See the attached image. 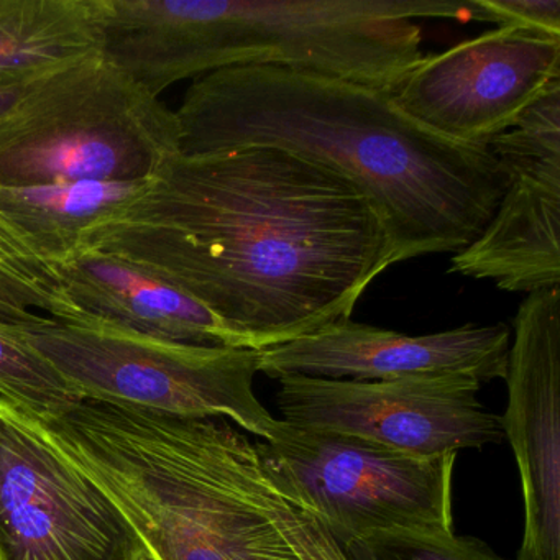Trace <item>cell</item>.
Instances as JSON below:
<instances>
[{"label":"cell","mask_w":560,"mask_h":560,"mask_svg":"<svg viewBox=\"0 0 560 560\" xmlns=\"http://www.w3.org/2000/svg\"><path fill=\"white\" fill-rule=\"evenodd\" d=\"M88 248L185 291L254 350L350 319L395 265L382 215L346 176L271 147L178 153Z\"/></svg>","instance_id":"1"},{"label":"cell","mask_w":560,"mask_h":560,"mask_svg":"<svg viewBox=\"0 0 560 560\" xmlns=\"http://www.w3.org/2000/svg\"><path fill=\"white\" fill-rule=\"evenodd\" d=\"M175 116L183 155L271 147L346 176L382 215L395 264L464 250L506 188L488 145L444 139L392 94L336 78L225 68L196 78Z\"/></svg>","instance_id":"2"},{"label":"cell","mask_w":560,"mask_h":560,"mask_svg":"<svg viewBox=\"0 0 560 560\" xmlns=\"http://www.w3.org/2000/svg\"><path fill=\"white\" fill-rule=\"evenodd\" d=\"M35 421L113 501L150 560H347L228 419L81 399Z\"/></svg>","instance_id":"3"},{"label":"cell","mask_w":560,"mask_h":560,"mask_svg":"<svg viewBox=\"0 0 560 560\" xmlns=\"http://www.w3.org/2000/svg\"><path fill=\"white\" fill-rule=\"evenodd\" d=\"M100 55L152 96L234 67H281L392 94L422 60L415 19L480 22L454 0H91Z\"/></svg>","instance_id":"4"},{"label":"cell","mask_w":560,"mask_h":560,"mask_svg":"<svg viewBox=\"0 0 560 560\" xmlns=\"http://www.w3.org/2000/svg\"><path fill=\"white\" fill-rule=\"evenodd\" d=\"M178 153L175 110L101 55L34 81L0 117V188L145 182Z\"/></svg>","instance_id":"5"},{"label":"cell","mask_w":560,"mask_h":560,"mask_svg":"<svg viewBox=\"0 0 560 560\" xmlns=\"http://www.w3.org/2000/svg\"><path fill=\"white\" fill-rule=\"evenodd\" d=\"M12 330L83 399L228 419L264 442L280 431L281 419L254 393L260 350L170 342L51 317Z\"/></svg>","instance_id":"6"},{"label":"cell","mask_w":560,"mask_h":560,"mask_svg":"<svg viewBox=\"0 0 560 560\" xmlns=\"http://www.w3.org/2000/svg\"><path fill=\"white\" fill-rule=\"evenodd\" d=\"M258 448L339 544L455 533L452 483L457 454H402L284 421L271 441L258 442Z\"/></svg>","instance_id":"7"},{"label":"cell","mask_w":560,"mask_h":560,"mask_svg":"<svg viewBox=\"0 0 560 560\" xmlns=\"http://www.w3.org/2000/svg\"><path fill=\"white\" fill-rule=\"evenodd\" d=\"M142 544L104 491L35 418L0 396V560H139Z\"/></svg>","instance_id":"8"},{"label":"cell","mask_w":560,"mask_h":560,"mask_svg":"<svg viewBox=\"0 0 560 560\" xmlns=\"http://www.w3.org/2000/svg\"><path fill=\"white\" fill-rule=\"evenodd\" d=\"M277 402L288 424L349 435L402 454H458L503 441L501 418L478 399L470 375L385 382L281 376Z\"/></svg>","instance_id":"9"},{"label":"cell","mask_w":560,"mask_h":560,"mask_svg":"<svg viewBox=\"0 0 560 560\" xmlns=\"http://www.w3.org/2000/svg\"><path fill=\"white\" fill-rule=\"evenodd\" d=\"M506 173L490 224L452 257L451 273L534 293L560 283V80L488 142Z\"/></svg>","instance_id":"10"},{"label":"cell","mask_w":560,"mask_h":560,"mask_svg":"<svg viewBox=\"0 0 560 560\" xmlns=\"http://www.w3.org/2000/svg\"><path fill=\"white\" fill-rule=\"evenodd\" d=\"M560 80V37L500 25L422 60L393 91L421 126L452 142L488 145Z\"/></svg>","instance_id":"11"},{"label":"cell","mask_w":560,"mask_h":560,"mask_svg":"<svg viewBox=\"0 0 560 560\" xmlns=\"http://www.w3.org/2000/svg\"><path fill=\"white\" fill-rule=\"evenodd\" d=\"M513 329L501 425L523 487L516 560H560V288L527 294Z\"/></svg>","instance_id":"12"},{"label":"cell","mask_w":560,"mask_h":560,"mask_svg":"<svg viewBox=\"0 0 560 560\" xmlns=\"http://www.w3.org/2000/svg\"><path fill=\"white\" fill-rule=\"evenodd\" d=\"M510 347V327L501 323L406 336L346 319L260 350V372L355 382L458 373L485 383L504 378Z\"/></svg>","instance_id":"13"},{"label":"cell","mask_w":560,"mask_h":560,"mask_svg":"<svg viewBox=\"0 0 560 560\" xmlns=\"http://www.w3.org/2000/svg\"><path fill=\"white\" fill-rule=\"evenodd\" d=\"M57 270L77 310L74 324H101L170 342L252 349L205 304L126 258L88 248Z\"/></svg>","instance_id":"14"},{"label":"cell","mask_w":560,"mask_h":560,"mask_svg":"<svg viewBox=\"0 0 560 560\" xmlns=\"http://www.w3.org/2000/svg\"><path fill=\"white\" fill-rule=\"evenodd\" d=\"M145 182H77L0 188V212L51 264L86 250L88 237L149 188Z\"/></svg>","instance_id":"15"},{"label":"cell","mask_w":560,"mask_h":560,"mask_svg":"<svg viewBox=\"0 0 560 560\" xmlns=\"http://www.w3.org/2000/svg\"><path fill=\"white\" fill-rule=\"evenodd\" d=\"M96 55L91 0H0V83H34Z\"/></svg>","instance_id":"16"},{"label":"cell","mask_w":560,"mask_h":560,"mask_svg":"<svg viewBox=\"0 0 560 560\" xmlns=\"http://www.w3.org/2000/svg\"><path fill=\"white\" fill-rule=\"evenodd\" d=\"M0 396L35 418L57 415L83 399L4 323H0Z\"/></svg>","instance_id":"17"},{"label":"cell","mask_w":560,"mask_h":560,"mask_svg":"<svg viewBox=\"0 0 560 560\" xmlns=\"http://www.w3.org/2000/svg\"><path fill=\"white\" fill-rule=\"evenodd\" d=\"M57 273L28 238L0 212V296L37 307L54 293Z\"/></svg>","instance_id":"18"},{"label":"cell","mask_w":560,"mask_h":560,"mask_svg":"<svg viewBox=\"0 0 560 560\" xmlns=\"http://www.w3.org/2000/svg\"><path fill=\"white\" fill-rule=\"evenodd\" d=\"M347 560H503L474 537L383 536L340 544Z\"/></svg>","instance_id":"19"},{"label":"cell","mask_w":560,"mask_h":560,"mask_svg":"<svg viewBox=\"0 0 560 560\" xmlns=\"http://www.w3.org/2000/svg\"><path fill=\"white\" fill-rule=\"evenodd\" d=\"M481 22L560 37V0H477Z\"/></svg>","instance_id":"20"},{"label":"cell","mask_w":560,"mask_h":560,"mask_svg":"<svg viewBox=\"0 0 560 560\" xmlns=\"http://www.w3.org/2000/svg\"><path fill=\"white\" fill-rule=\"evenodd\" d=\"M45 316H38L37 313L24 310L12 301L0 296V323L11 324V326H21V324H37L44 320Z\"/></svg>","instance_id":"21"},{"label":"cell","mask_w":560,"mask_h":560,"mask_svg":"<svg viewBox=\"0 0 560 560\" xmlns=\"http://www.w3.org/2000/svg\"><path fill=\"white\" fill-rule=\"evenodd\" d=\"M27 84H2L0 83V117L4 116L5 113L14 107L22 100L25 93H27Z\"/></svg>","instance_id":"22"},{"label":"cell","mask_w":560,"mask_h":560,"mask_svg":"<svg viewBox=\"0 0 560 560\" xmlns=\"http://www.w3.org/2000/svg\"><path fill=\"white\" fill-rule=\"evenodd\" d=\"M139 560H150V559H149V557L143 556L142 559H139Z\"/></svg>","instance_id":"23"}]
</instances>
